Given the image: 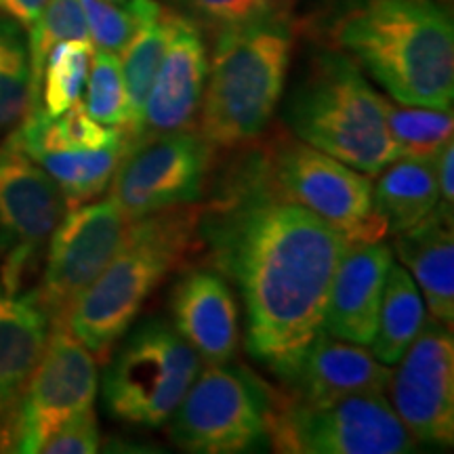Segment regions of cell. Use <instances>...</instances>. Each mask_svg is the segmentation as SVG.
I'll use <instances>...</instances> for the list:
<instances>
[{
    "instance_id": "4fadbf2b",
    "label": "cell",
    "mask_w": 454,
    "mask_h": 454,
    "mask_svg": "<svg viewBox=\"0 0 454 454\" xmlns=\"http://www.w3.org/2000/svg\"><path fill=\"white\" fill-rule=\"evenodd\" d=\"M95 395V356L66 325H53L41 362L34 368L15 411L7 452L41 454V446L59 425L93 408Z\"/></svg>"
},
{
    "instance_id": "3957f363",
    "label": "cell",
    "mask_w": 454,
    "mask_h": 454,
    "mask_svg": "<svg viewBox=\"0 0 454 454\" xmlns=\"http://www.w3.org/2000/svg\"><path fill=\"white\" fill-rule=\"evenodd\" d=\"M200 213L198 204H185L130 221L118 253L66 317L70 333L98 360L110 357L150 294L196 251Z\"/></svg>"
},
{
    "instance_id": "ac0fdd59",
    "label": "cell",
    "mask_w": 454,
    "mask_h": 454,
    "mask_svg": "<svg viewBox=\"0 0 454 454\" xmlns=\"http://www.w3.org/2000/svg\"><path fill=\"white\" fill-rule=\"evenodd\" d=\"M391 368L381 364L364 345L320 331L301 360L282 379L288 395L299 400H334L356 394H385Z\"/></svg>"
},
{
    "instance_id": "7402d4cb",
    "label": "cell",
    "mask_w": 454,
    "mask_h": 454,
    "mask_svg": "<svg viewBox=\"0 0 454 454\" xmlns=\"http://www.w3.org/2000/svg\"><path fill=\"white\" fill-rule=\"evenodd\" d=\"M427 320L423 294L404 265L391 263L371 351L381 364L394 366L406 354Z\"/></svg>"
},
{
    "instance_id": "5bb4252c",
    "label": "cell",
    "mask_w": 454,
    "mask_h": 454,
    "mask_svg": "<svg viewBox=\"0 0 454 454\" xmlns=\"http://www.w3.org/2000/svg\"><path fill=\"white\" fill-rule=\"evenodd\" d=\"M391 408L414 442L454 444V339L452 326L431 317L389 377Z\"/></svg>"
},
{
    "instance_id": "4316f807",
    "label": "cell",
    "mask_w": 454,
    "mask_h": 454,
    "mask_svg": "<svg viewBox=\"0 0 454 454\" xmlns=\"http://www.w3.org/2000/svg\"><path fill=\"white\" fill-rule=\"evenodd\" d=\"M30 110V55L24 27L0 15V137H7Z\"/></svg>"
},
{
    "instance_id": "52a82bcc",
    "label": "cell",
    "mask_w": 454,
    "mask_h": 454,
    "mask_svg": "<svg viewBox=\"0 0 454 454\" xmlns=\"http://www.w3.org/2000/svg\"><path fill=\"white\" fill-rule=\"evenodd\" d=\"M271 408L274 391L247 366L207 364L168 419V434L175 446L194 454L265 450Z\"/></svg>"
},
{
    "instance_id": "d6986e66",
    "label": "cell",
    "mask_w": 454,
    "mask_h": 454,
    "mask_svg": "<svg viewBox=\"0 0 454 454\" xmlns=\"http://www.w3.org/2000/svg\"><path fill=\"white\" fill-rule=\"evenodd\" d=\"M51 333L49 316L30 294H9L0 286V450Z\"/></svg>"
},
{
    "instance_id": "9c48e42d",
    "label": "cell",
    "mask_w": 454,
    "mask_h": 454,
    "mask_svg": "<svg viewBox=\"0 0 454 454\" xmlns=\"http://www.w3.org/2000/svg\"><path fill=\"white\" fill-rule=\"evenodd\" d=\"M254 154L278 194L326 221L348 242L387 236V225L372 208V181L366 173L284 135Z\"/></svg>"
},
{
    "instance_id": "44dd1931",
    "label": "cell",
    "mask_w": 454,
    "mask_h": 454,
    "mask_svg": "<svg viewBox=\"0 0 454 454\" xmlns=\"http://www.w3.org/2000/svg\"><path fill=\"white\" fill-rule=\"evenodd\" d=\"M440 202L434 160L395 158L372 185V208L387 225V234H402L434 213Z\"/></svg>"
},
{
    "instance_id": "7c38bea8",
    "label": "cell",
    "mask_w": 454,
    "mask_h": 454,
    "mask_svg": "<svg viewBox=\"0 0 454 454\" xmlns=\"http://www.w3.org/2000/svg\"><path fill=\"white\" fill-rule=\"evenodd\" d=\"M67 211L59 185L41 164L4 139L0 144V286L20 293Z\"/></svg>"
},
{
    "instance_id": "8fae6325",
    "label": "cell",
    "mask_w": 454,
    "mask_h": 454,
    "mask_svg": "<svg viewBox=\"0 0 454 454\" xmlns=\"http://www.w3.org/2000/svg\"><path fill=\"white\" fill-rule=\"evenodd\" d=\"M127 230L129 221L112 196L67 208L49 238L41 286L27 293L51 326L66 325L72 305L118 253Z\"/></svg>"
},
{
    "instance_id": "2e32d148",
    "label": "cell",
    "mask_w": 454,
    "mask_h": 454,
    "mask_svg": "<svg viewBox=\"0 0 454 454\" xmlns=\"http://www.w3.org/2000/svg\"><path fill=\"white\" fill-rule=\"evenodd\" d=\"M394 253L383 240L348 242L334 270L322 331L356 345L372 343Z\"/></svg>"
},
{
    "instance_id": "d6a6232c",
    "label": "cell",
    "mask_w": 454,
    "mask_h": 454,
    "mask_svg": "<svg viewBox=\"0 0 454 454\" xmlns=\"http://www.w3.org/2000/svg\"><path fill=\"white\" fill-rule=\"evenodd\" d=\"M435 167V179H438V192H440V202L438 207L446 208V211L454 213V145L452 141L442 147L434 160Z\"/></svg>"
},
{
    "instance_id": "6da1fadb",
    "label": "cell",
    "mask_w": 454,
    "mask_h": 454,
    "mask_svg": "<svg viewBox=\"0 0 454 454\" xmlns=\"http://www.w3.org/2000/svg\"><path fill=\"white\" fill-rule=\"evenodd\" d=\"M200 244L247 305V348L284 379L322 331L334 270L348 240L282 198L247 156L202 207Z\"/></svg>"
},
{
    "instance_id": "f546056e",
    "label": "cell",
    "mask_w": 454,
    "mask_h": 454,
    "mask_svg": "<svg viewBox=\"0 0 454 454\" xmlns=\"http://www.w3.org/2000/svg\"><path fill=\"white\" fill-rule=\"evenodd\" d=\"M158 4V0H127L121 4L110 0H81L89 41L95 49L121 53L144 17Z\"/></svg>"
},
{
    "instance_id": "8992f818",
    "label": "cell",
    "mask_w": 454,
    "mask_h": 454,
    "mask_svg": "<svg viewBox=\"0 0 454 454\" xmlns=\"http://www.w3.org/2000/svg\"><path fill=\"white\" fill-rule=\"evenodd\" d=\"M104 372V404L118 421L162 427L202 368L200 356L162 317L130 325Z\"/></svg>"
},
{
    "instance_id": "ba28073f",
    "label": "cell",
    "mask_w": 454,
    "mask_h": 454,
    "mask_svg": "<svg viewBox=\"0 0 454 454\" xmlns=\"http://www.w3.org/2000/svg\"><path fill=\"white\" fill-rule=\"evenodd\" d=\"M270 446L291 454H408L417 442L383 394L299 400L274 394Z\"/></svg>"
},
{
    "instance_id": "4dcf8cb0",
    "label": "cell",
    "mask_w": 454,
    "mask_h": 454,
    "mask_svg": "<svg viewBox=\"0 0 454 454\" xmlns=\"http://www.w3.org/2000/svg\"><path fill=\"white\" fill-rule=\"evenodd\" d=\"M185 17L198 26L225 30L288 15L291 0H177Z\"/></svg>"
},
{
    "instance_id": "cb8c5ba5",
    "label": "cell",
    "mask_w": 454,
    "mask_h": 454,
    "mask_svg": "<svg viewBox=\"0 0 454 454\" xmlns=\"http://www.w3.org/2000/svg\"><path fill=\"white\" fill-rule=\"evenodd\" d=\"M168 41V9L158 4L144 17L130 41L118 55L121 57L124 87L129 98V144L137 137V130L144 116V106L160 67L164 49Z\"/></svg>"
},
{
    "instance_id": "836d02e7",
    "label": "cell",
    "mask_w": 454,
    "mask_h": 454,
    "mask_svg": "<svg viewBox=\"0 0 454 454\" xmlns=\"http://www.w3.org/2000/svg\"><path fill=\"white\" fill-rule=\"evenodd\" d=\"M49 0H0V13L15 20L17 24L30 26Z\"/></svg>"
},
{
    "instance_id": "d590c367",
    "label": "cell",
    "mask_w": 454,
    "mask_h": 454,
    "mask_svg": "<svg viewBox=\"0 0 454 454\" xmlns=\"http://www.w3.org/2000/svg\"><path fill=\"white\" fill-rule=\"evenodd\" d=\"M110 3H118V4H121V3H127V0H110Z\"/></svg>"
},
{
    "instance_id": "1f68e13d",
    "label": "cell",
    "mask_w": 454,
    "mask_h": 454,
    "mask_svg": "<svg viewBox=\"0 0 454 454\" xmlns=\"http://www.w3.org/2000/svg\"><path fill=\"white\" fill-rule=\"evenodd\" d=\"M99 450V427L93 408L74 414L41 446V454H93Z\"/></svg>"
},
{
    "instance_id": "30bf717a",
    "label": "cell",
    "mask_w": 454,
    "mask_h": 454,
    "mask_svg": "<svg viewBox=\"0 0 454 454\" xmlns=\"http://www.w3.org/2000/svg\"><path fill=\"white\" fill-rule=\"evenodd\" d=\"M213 145L185 129L129 145L110 184L124 217L137 221L167 208L198 204L207 187Z\"/></svg>"
},
{
    "instance_id": "e0dca14e",
    "label": "cell",
    "mask_w": 454,
    "mask_h": 454,
    "mask_svg": "<svg viewBox=\"0 0 454 454\" xmlns=\"http://www.w3.org/2000/svg\"><path fill=\"white\" fill-rule=\"evenodd\" d=\"M173 326L207 364L234 360L240 317L234 293L217 270H190L170 294Z\"/></svg>"
},
{
    "instance_id": "5b68a950",
    "label": "cell",
    "mask_w": 454,
    "mask_h": 454,
    "mask_svg": "<svg viewBox=\"0 0 454 454\" xmlns=\"http://www.w3.org/2000/svg\"><path fill=\"white\" fill-rule=\"evenodd\" d=\"M291 15L217 32L200 104V133L213 147L257 139L278 107L293 59Z\"/></svg>"
},
{
    "instance_id": "f1b7e54d",
    "label": "cell",
    "mask_w": 454,
    "mask_h": 454,
    "mask_svg": "<svg viewBox=\"0 0 454 454\" xmlns=\"http://www.w3.org/2000/svg\"><path fill=\"white\" fill-rule=\"evenodd\" d=\"M82 95V106L90 118L106 124V127L127 130L129 98L122 78L121 55L104 49L93 51Z\"/></svg>"
},
{
    "instance_id": "277c9868",
    "label": "cell",
    "mask_w": 454,
    "mask_h": 454,
    "mask_svg": "<svg viewBox=\"0 0 454 454\" xmlns=\"http://www.w3.org/2000/svg\"><path fill=\"white\" fill-rule=\"evenodd\" d=\"M282 116L294 137L360 173L379 175L400 158L387 129L385 98L360 66L334 47L309 57Z\"/></svg>"
},
{
    "instance_id": "ffe728a7",
    "label": "cell",
    "mask_w": 454,
    "mask_h": 454,
    "mask_svg": "<svg viewBox=\"0 0 454 454\" xmlns=\"http://www.w3.org/2000/svg\"><path fill=\"white\" fill-rule=\"evenodd\" d=\"M452 215L435 207L421 223L395 236V253L412 271L425 308L442 325H454V230Z\"/></svg>"
},
{
    "instance_id": "484cf974",
    "label": "cell",
    "mask_w": 454,
    "mask_h": 454,
    "mask_svg": "<svg viewBox=\"0 0 454 454\" xmlns=\"http://www.w3.org/2000/svg\"><path fill=\"white\" fill-rule=\"evenodd\" d=\"M385 118L391 139L397 145L400 158L435 160L438 152L452 141V110L438 107L404 106L385 98Z\"/></svg>"
},
{
    "instance_id": "83f0119b",
    "label": "cell",
    "mask_w": 454,
    "mask_h": 454,
    "mask_svg": "<svg viewBox=\"0 0 454 454\" xmlns=\"http://www.w3.org/2000/svg\"><path fill=\"white\" fill-rule=\"evenodd\" d=\"M27 55H30V110L36 107L38 87L44 61L59 43L89 38L81 0H49L30 26ZM27 110V112H30Z\"/></svg>"
},
{
    "instance_id": "d4e9b609",
    "label": "cell",
    "mask_w": 454,
    "mask_h": 454,
    "mask_svg": "<svg viewBox=\"0 0 454 454\" xmlns=\"http://www.w3.org/2000/svg\"><path fill=\"white\" fill-rule=\"evenodd\" d=\"M93 51L95 47L89 38L57 44L44 61L38 101L34 110L47 118H57L70 110L74 104H78L89 78Z\"/></svg>"
},
{
    "instance_id": "603a6c76",
    "label": "cell",
    "mask_w": 454,
    "mask_h": 454,
    "mask_svg": "<svg viewBox=\"0 0 454 454\" xmlns=\"http://www.w3.org/2000/svg\"><path fill=\"white\" fill-rule=\"evenodd\" d=\"M129 147V137L122 144L99 150H53L36 152L30 158L38 162L59 185L67 208L90 202L110 187L118 162Z\"/></svg>"
},
{
    "instance_id": "9a60e30c",
    "label": "cell",
    "mask_w": 454,
    "mask_h": 454,
    "mask_svg": "<svg viewBox=\"0 0 454 454\" xmlns=\"http://www.w3.org/2000/svg\"><path fill=\"white\" fill-rule=\"evenodd\" d=\"M207 74L208 53L200 26L168 9L167 49L147 93L137 137L129 145L192 129L200 112Z\"/></svg>"
},
{
    "instance_id": "e575fe53",
    "label": "cell",
    "mask_w": 454,
    "mask_h": 454,
    "mask_svg": "<svg viewBox=\"0 0 454 454\" xmlns=\"http://www.w3.org/2000/svg\"><path fill=\"white\" fill-rule=\"evenodd\" d=\"M440 3H444V4H448V7H450V3H452V0H440Z\"/></svg>"
},
{
    "instance_id": "7a4b0ae2",
    "label": "cell",
    "mask_w": 454,
    "mask_h": 454,
    "mask_svg": "<svg viewBox=\"0 0 454 454\" xmlns=\"http://www.w3.org/2000/svg\"><path fill=\"white\" fill-rule=\"evenodd\" d=\"M331 47L366 70L397 104L448 110L454 98V24L440 0H340Z\"/></svg>"
}]
</instances>
